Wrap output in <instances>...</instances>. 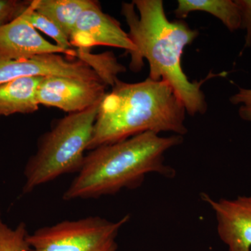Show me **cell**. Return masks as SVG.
Wrapping results in <instances>:
<instances>
[{
	"instance_id": "6da1fadb",
	"label": "cell",
	"mask_w": 251,
	"mask_h": 251,
	"mask_svg": "<svg viewBox=\"0 0 251 251\" xmlns=\"http://www.w3.org/2000/svg\"><path fill=\"white\" fill-rule=\"evenodd\" d=\"M122 14L129 27L128 35L136 48L130 54V67L141 70L145 59L150 66L149 78L167 82L188 115L205 113V97L201 87L206 80L217 76L209 74L201 82L190 81L181 67L185 48L198 37V30L183 21H171L161 0H133L122 4Z\"/></svg>"
},
{
	"instance_id": "7a4b0ae2",
	"label": "cell",
	"mask_w": 251,
	"mask_h": 251,
	"mask_svg": "<svg viewBox=\"0 0 251 251\" xmlns=\"http://www.w3.org/2000/svg\"><path fill=\"white\" fill-rule=\"evenodd\" d=\"M182 142L181 135L145 132L95 148L85 156L63 199L97 198L135 188L150 173L174 177V169L165 163V153Z\"/></svg>"
},
{
	"instance_id": "3957f363",
	"label": "cell",
	"mask_w": 251,
	"mask_h": 251,
	"mask_svg": "<svg viewBox=\"0 0 251 251\" xmlns=\"http://www.w3.org/2000/svg\"><path fill=\"white\" fill-rule=\"evenodd\" d=\"M186 110L173 89L150 78L135 83L117 80L99 105L88 150L153 132L187 133Z\"/></svg>"
},
{
	"instance_id": "277c9868",
	"label": "cell",
	"mask_w": 251,
	"mask_h": 251,
	"mask_svg": "<svg viewBox=\"0 0 251 251\" xmlns=\"http://www.w3.org/2000/svg\"><path fill=\"white\" fill-rule=\"evenodd\" d=\"M100 103L69 114L41 137L37 151L25 168L23 193H30L62 175L80 171Z\"/></svg>"
},
{
	"instance_id": "5b68a950",
	"label": "cell",
	"mask_w": 251,
	"mask_h": 251,
	"mask_svg": "<svg viewBox=\"0 0 251 251\" xmlns=\"http://www.w3.org/2000/svg\"><path fill=\"white\" fill-rule=\"evenodd\" d=\"M130 216L117 221L100 216L64 221L28 234L29 251H117V237Z\"/></svg>"
},
{
	"instance_id": "8992f818",
	"label": "cell",
	"mask_w": 251,
	"mask_h": 251,
	"mask_svg": "<svg viewBox=\"0 0 251 251\" xmlns=\"http://www.w3.org/2000/svg\"><path fill=\"white\" fill-rule=\"evenodd\" d=\"M107 86L102 80L44 77L38 87V103L69 114L82 112L101 102Z\"/></svg>"
},
{
	"instance_id": "52a82bcc",
	"label": "cell",
	"mask_w": 251,
	"mask_h": 251,
	"mask_svg": "<svg viewBox=\"0 0 251 251\" xmlns=\"http://www.w3.org/2000/svg\"><path fill=\"white\" fill-rule=\"evenodd\" d=\"M73 47L89 51L94 46H105L125 49L130 54L136 50L128 33L121 27L115 18L105 14L99 1L84 10L69 38Z\"/></svg>"
},
{
	"instance_id": "ba28073f",
	"label": "cell",
	"mask_w": 251,
	"mask_h": 251,
	"mask_svg": "<svg viewBox=\"0 0 251 251\" xmlns=\"http://www.w3.org/2000/svg\"><path fill=\"white\" fill-rule=\"evenodd\" d=\"M48 76L102 80L84 61L69 60L59 54H41L26 59H0V85L22 77Z\"/></svg>"
},
{
	"instance_id": "9c48e42d",
	"label": "cell",
	"mask_w": 251,
	"mask_h": 251,
	"mask_svg": "<svg viewBox=\"0 0 251 251\" xmlns=\"http://www.w3.org/2000/svg\"><path fill=\"white\" fill-rule=\"evenodd\" d=\"M202 199L214 211L218 234L227 250L251 251V195L214 200L202 193Z\"/></svg>"
},
{
	"instance_id": "30bf717a",
	"label": "cell",
	"mask_w": 251,
	"mask_h": 251,
	"mask_svg": "<svg viewBox=\"0 0 251 251\" xmlns=\"http://www.w3.org/2000/svg\"><path fill=\"white\" fill-rule=\"evenodd\" d=\"M70 54L44 39L22 16L0 27V59L30 58L45 54Z\"/></svg>"
},
{
	"instance_id": "8fae6325",
	"label": "cell",
	"mask_w": 251,
	"mask_h": 251,
	"mask_svg": "<svg viewBox=\"0 0 251 251\" xmlns=\"http://www.w3.org/2000/svg\"><path fill=\"white\" fill-rule=\"evenodd\" d=\"M43 77H22L0 85V116L37 111V90Z\"/></svg>"
},
{
	"instance_id": "7c38bea8",
	"label": "cell",
	"mask_w": 251,
	"mask_h": 251,
	"mask_svg": "<svg viewBox=\"0 0 251 251\" xmlns=\"http://www.w3.org/2000/svg\"><path fill=\"white\" fill-rule=\"evenodd\" d=\"M94 0H33L31 6L39 14L52 21L70 38L80 15Z\"/></svg>"
},
{
	"instance_id": "4fadbf2b",
	"label": "cell",
	"mask_w": 251,
	"mask_h": 251,
	"mask_svg": "<svg viewBox=\"0 0 251 251\" xmlns=\"http://www.w3.org/2000/svg\"><path fill=\"white\" fill-rule=\"evenodd\" d=\"M194 11L212 15L229 31L242 27V16L236 0H179L175 14L177 18H184Z\"/></svg>"
},
{
	"instance_id": "5bb4252c",
	"label": "cell",
	"mask_w": 251,
	"mask_h": 251,
	"mask_svg": "<svg viewBox=\"0 0 251 251\" xmlns=\"http://www.w3.org/2000/svg\"><path fill=\"white\" fill-rule=\"evenodd\" d=\"M18 15L25 18L36 30L39 29L43 31L55 41L56 44L67 50L71 57H77L76 50L74 49L69 38L52 21L36 11L29 1H27L25 6Z\"/></svg>"
},
{
	"instance_id": "9a60e30c",
	"label": "cell",
	"mask_w": 251,
	"mask_h": 251,
	"mask_svg": "<svg viewBox=\"0 0 251 251\" xmlns=\"http://www.w3.org/2000/svg\"><path fill=\"white\" fill-rule=\"evenodd\" d=\"M26 226L21 223L15 229L3 222L0 209V251H29Z\"/></svg>"
},
{
	"instance_id": "2e32d148",
	"label": "cell",
	"mask_w": 251,
	"mask_h": 251,
	"mask_svg": "<svg viewBox=\"0 0 251 251\" xmlns=\"http://www.w3.org/2000/svg\"><path fill=\"white\" fill-rule=\"evenodd\" d=\"M232 105L238 106L239 117L251 122V89L238 87V91L229 98Z\"/></svg>"
},
{
	"instance_id": "e0dca14e",
	"label": "cell",
	"mask_w": 251,
	"mask_h": 251,
	"mask_svg": "<svg viewBox=\"0 0 251 251\" xmlns=\"http://www.w3.org/2000/svg\"><path fill=\"white\" fill-rule=\"evenodd\" d=\"M26 3L15 0H0V27L17 17Z\"/></svg>"
},
{
	"instance_id": "ac0fdd59",
	"label": "cell",
	"mask_w": 251,
	"mask_h": 251,
	"mask_svg": "<svg viewBox=\"0 0 251 251\" xmlns=\"http://www.w3.org/2000/svg\"><path fill=\"white\" fill-rule=\"evenodd\" d=\"M242 16V27L246 31L244 50L251 46V0H236Z\"/></svg>"
}]
</instances>
